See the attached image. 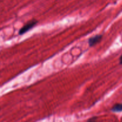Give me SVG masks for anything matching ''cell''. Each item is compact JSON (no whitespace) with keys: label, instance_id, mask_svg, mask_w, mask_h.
<instances>
[{"label":"cell","instance_id":"3","mask_svg":"<svg viewBox=\"0 0 122 122\" xmlns=\"http://www.w3.org/2000/svg\"><path fill=\"white\" fill-rule=\"evenodd\" d=\"M112 112L114 113H119V112H122V103L120 104H116L115 105L112 107L111 109Z\"/></svg>","mask_w":122,"mask_h":122},{"label":"cell","instance_id":"2","mask_svg":"<svg viewBox=\"0 0 122 122\" xmlns=\"http://www.w3.org/2000/svg\"><path fill=\"white\" fill-rule=\"evenodd\" d=\"M102 35H97L94 36L88 39V44L89 46H93L94 45H97L99 42H101L102 40Z\"/></svg>","mask_w":122,"mask_h":122},{"label":"cell","instance_id":"1","mask_svg":"<svg viewBox=\"0 0 122 122\" xmlns=\"http://www.w3.org/2000/svg\"><path fill=\"white\" fill-rule=\"evenodd\" d=\"M38 21L35 19H32V20H30L26 24H25L22 27H21L19 31V34L20 35H22L25 34L26 32H28L30 29H32L34 26H35L37 25Z\"/></svg>","mask_w":122,"mask_h":122},{"label":"cell","instance_id":"5","mask_svg":"<svg viewBox=\"0 0 122 122\" xmlns=\"http://www.w3.org/2000/svg\"><path fill=\"white\" fill-rule=\"evenodd\" d=\"M119 61H120V64L122 65V54L121 55V56H120V58H119Z\"/></svg>","mask_w":122,"mask_h":122},{"label":"cell","instance_id":"4","mask_svg":"<svg viewBox=\"0 0 122 122\" xmlns=\"http://www.w3.org/2000/svg\"><path fill=\"white\" fill-rule=\"evenodd\" d=\"M97 119H98L97 117H94L93 118H91V119H89V120H88V121H92V120H97Z\"/></svg>","mask_w":122,"mask_h":122}]
</instances>
